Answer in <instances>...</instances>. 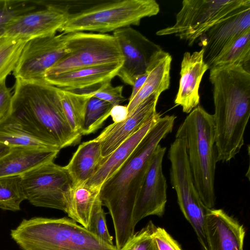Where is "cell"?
I'll return each instance as SVG.
<instances>
[{"label":"cell","instance_id":"6da1fadb","mask_svg":"<svg viewBox=\"0 0 250 250\" xmlns=\"http://www.w3.org/2000/svg\"><path fill=\"white\" fill-rule=\"evenodd\" d=\"M176 117H161L122 166L102 185L100 198L112 217L115 235H132L136 200L153 154L160 142L172 131Z\"/></svg>","mask_w":250,"mask_h":250},{"label":"cell","instance_id":"7a4b0ae2","mask_svg":"<svg viewBox=\"0 0 250 250\" xmlns=\"http://www.w3.org/2000/svg\"><path fill=\"white\" fill-rule=\"evenodd\" d=\"M10 234L22 250H118L66 217L23 219Z\"/></svg>","mask_w":250,"mask_h":250},{"label":"cell","instance_id":"3957f363","mask_svg":"<svg viewBox=\"0 0 250 250\" xmlns=\"http://www.w3.org/2000/svg\"><path fill=\"white\" fill-rule=\"evenodd\" d=\"M176 133L186 138L188 162L200 199L207 208H213L217 162L213 115L198 105L187 116Z\"/></svg>","mask_w":250,"mask_h":250},{"label":"cell","instance_id":"277c9868","mask_svg":"<svg viewBox=\"0 0 250 250\" xmlns=\"http://www.w3.org/2000/svg\"><path fill=\"white\" fill-rule=\"evenodd\" d=\"M12 99L33 116L51 145L61 149L80 141L82 135L66 120L58 87L45 81L16 79Z\"/></svg>","mask_w":250,"mask_h":250},{"label":"cell","instance_id":"5b68a950","mask_svg":"<svg viewBox=\"0 0 250 250\" xmlns=\"http://www.w3.org/2000/svg\"><path fill=\"white\" fill-rule=\"evenodd\" d=\"M160 11L154 0H97L77 12L68 14L59 32L92 31L104 34L122 28L138 25L144 18Z\"/></svg>","mask_w":250,"mask_h":250},{"label":"cell","instance_id":"8992f818","mask_svg":"<svg viewBox=\"0 0 250 250\" xmlns=\"http://www.w3.org/2000/svg\"><path fill=\"white\" fill-rule=\"evenodd\" d=\"M170 179L175 190L180 208L192 227L203 250H209L206 224L208 208L203 204L195 186L187 150L185 137L179 134L168 152Z\"/></svg>","mask_w":250,"mask_h":250},{"label":"cell","instance_id":"52a82bcc","mask_svg":"<svg viewBox=\"0 0 250 250\" xmlns=\"http://www.w3.org/2000/svg\"><path fill=\"white\" fill-rule=\"evenodd\" d=\"M67 53L45 76L106 64L123 62L119 43L112 35L78 32L65 34Z\"/></svg>","mask_w":250,"mask_h":250},{"label":"cell","instance_id":"ba28073f","mask_svg":"<svg viewBox=\"0 0 250 250\" xmlns=\"http://www.w3.org/2000/svg\"><path fill=\"white\" fill-rule=\"evenodd\" d=\"M248 0H184L174 24L158 31L156 35H175L191 46L212 26Z\"/></svg>","mask_w":250,"mask_h":250},{"label":"cell","instance_id":"9c48e42d","mask_svg":"<svg viewBox=\"0 0 250 250\" xmlns=\"http://www.w3.org/2000/svg\"><path fill=\"white\" fill-rule=\"evenodd\" d=\"M26 197L32 205L65 210V195L73 185L65 167L49 162L21 175Z\"/></svg>","mask_w":250,"mask_h":250},{"label":"cell","instance_id":"30bf717a","mask_svg":"<svg viewBox=\"0 0 250 250\" xmlns=\"http://www.w3.org/2000/svg\"><path fill=\"white\" fill-rule=\"evenodd\" d=\"M66 53L63 33L29 40L21 52L13 75L16 79L44 81L46 72Z\"/></svg>","mask_w":250,"mask_h":250},{"label":"cell","instance_id":"8fae6325","mask_svg":"<svg viewBox=\"0 0 250 250\" xmlns=\"http://www.w3.org/2000/svg\"><path fill=\"white\" fill-rule=\"evenodd\" d=\"M123 56V62L117 76L125 83L132 86L136 78L146 72L161 46L151 42L131 26L113 32Z\"/></svg>","mask_w":250,"mask_h":250},{"label":"cell","instance_id":"7c38bea8","mask_svg":"<svg viewBox=\"0 0 250 250\" xmlns=\"http://www.w3.org/2000/svg\"><path fill=\"white\" fill-rule=\"evenodd\" d=\"M167 148L159 144L151 158L137 195L132 216L136 224L149 215L162 216L167 201V184L162 163Z\"/></svg>","mask_w":250,"mask_h":250},{"label":"cell","instance_id":"4fadbf2b","mask_svg":"<svg viewBox=\"0 0 250 250\" xmlns=\"http://www.w3.org/2000/svg\"><path fill=\"white\" fill-rule=\"evenodd\" d=\"M250 29V0L212 26L201 40L203 59L209 69L215 60Z\"/></svg>","mask_w":250,"mask_h":250},{"label":"cell","instance_id":"5bb4252c","mask_svg":"<svg viewBox=\"0 0 250 250\" xmlns=\"http://www.w3.org/2000/svg\"><path fill=\"white\" fill-rule=\"evenodd\" d=\"M160 95L154 94L141 102L125 120L106 126L95 139L101 146V155L105 158L139 129L158 112L156 105Z\"/></svg>","mask_w":250,"mask_h":250},{"label":"cell","instance_id":"9a60e30c","mask_svg":"<svg viewBox=\"0 0 250 250\" xmlns=\"http://www.w3.org/2000/svg\"><path fill=\"white\" fill-rule=\"evenodd\" d=\"M68 13L53 8H44L21 15L12 20L3 35L28 41L55 35L65 22Z\"/></svg>","mask_w":250,"mask_h":250},{"label":"cell","instance_id":"2e32d148","mask_svg":"<svg viewBox=\"0 0 250 250\" xmlns=\"http://www.w3.org/2000/svg\"><path fill=\"white\" fill-rule=\"evenodd\" d=\"M206 229L209 250H243V225L223 209H208Z\"/></svg>","mask_w":250,"mask_h":250},{"label":"cell","instance_id":"e0dca14e","mask_svg":"<svg viewBox=\"0 0 250 250\" xmlns=\"http://www.w3.org/2000/svg\"><path fill=\"white\" fill-rule=\"evenodd\" d=\"M204 51L184 53L181 62L180 79L174 103L180 105L186 113H189L200 102L199 89L202 77L208 69L203 59Z\"/></svg>","mask_w":250,"mask_h":250},{"label":"cell","instance_id":"ac0fdd59","mask_svg":"<svg viewBox=\"0 0 250 250\" xmlns=\"http://www.w3.org/2000/svg\"><path fill=\"white\" fill-rule=\"evenodd\" d=\"M123 62L83 68L45 76L44 81L58 88L75 91L111 82L117 76Z\"/></svg>","mask_w":250,"mask_h":250},{"label":"cell","instance_id":"d6986e66","mask_svg":"<svg viewBox=\"0 0 250 250\" xmlns=\"http://www.w3.org/2000/svg\"><path fill=\"white\" fill-rule=\"evenodd\" d=\"M161 117V115L158 113L124 142L110 155L103 158L95 173L85 184L101 188L104 183L129 157Z\"/></svg>","mask_w":250,"mask_h":250},{"label":"cell","instance_id":"ffe728a7","mask_svg":"<svg viewBox=\"0 0 250 250\" xmlns=\"http://www.w3.org/2000/svg\"><path fill=\"white\" fill-rule=\"evenodd\" d=\"M58 150L29 147H11L0 157V177L21 175L44 163L52 162Z\"/></svg>","mask_w":250,"mask_h":250},{"label":"cell","instance_id":"44dd1931","mask_svg":"<svg viewBox=\"0 0 250 250\" xmlns=\"http://www.w3.org/2000/svg\"><path fill=\"white\" fill-rule=\"evenodd\" d=\"M172 57L163 50L151 61L146 71L148 75L142 87L126 105L128 115L144 100L154 94L159 95L170 85V70Z\"/></svg>","mask_w":250,"mask_h":250},{"label":"cell","instance_id":"7402d4cb","mask_svg":"<svg viewBox=\"0 0 250 250\" xmlns=\"http://www.w3.org/2000/svg\"><path fill=\"white\" fill-rule=\"evenodd\" d=\"M101 188L85 184L72 185L65 195V212L68 217L88 229L93 210L100 201Z\"/></svg>","mask_w":250,"mask_h":250},{"label":"cell","instance_id":"603a6c76","mask_svg":"<svg viewBox=\"0 0 250 250\" xmlns=\"http://www.w3.org/2000/svg\"><path fill=\"white\" fill-rule=\"evenodd\" d=\"M102 158L99 141L94 139L80 144L64 166L73 185L85 184L95 173Z\"/></svg>","mask_w":250,"mask_h":250},{"label":"cell","instance_id":"cb8c5ba5","mask_svg":"<svg viewBox=\"0 0 250 250\" xmlns=\"http://www.w3.org/2000/svg\"><path fill=\"white\" fill-rule=\"evenodd\" d=\"M59 92L67 122L73 131L81 135L86 105L92 96L88 92H77L60 88Z\"/></svg>","mask_w":250,"mask_h":250},{"label":"cell","instance_id":"d4e9b609","mask_svg":"<svg viewBox=\"0 0 250 250\" xmlns=\"http://www.w3.org/2000/svg\"><path fill=\"white\" fill-rule=\"evenodd\" d=\"M229 65H240L250 72V29L242 34L221 54L210 68Z\"/></svg>","mask_w":250,"mask_h":250},{"label":"cell","instance_id":"484cf974","mask_svg":"<svg viewBox=\"0 0 250 250\" xmlns=\"http://www.w3.org/2000/svg\"><path fill=\"white\" fill-rule=\"evenodd\" d=\"M27 41L5 35L0 36V80L6 79L13 72Z\"/></svg>","mask_w":250,"mask_h":250},{"label":"cell","instance_id":"4316f807","mask_svg":"<svg viewBox=\"0 0 250 250\" xmlns=\"http://www.w3.org/2000/svg\"><path fill=\"white\" fill-rule=\"evenodd\" d=\"M26 197L21 175L0 177V208L13 211L21 209Z\"/></svg>","mask_w":250,"mask_h":250},{"label":"cell","instance_id":"83f0119b","mask_svg":"<svg viewBox=\"0 0 250 250\" xmlns=\"http://www.w3.org/2000/svg\"><path fill=\"white\" fill-rule=\"evenodd\" d=\"M0 143L10 147L61 150L57 147L21 130L0 124Z\"/></svg>","mask_w":250,"mask_h":250},{"label":"cell","instance_id":"f1b7e54d","mask_svg":"<svg viewBox=\"0 0 250 250\" xmlns=\"http://www.w3.org/2000/svg\"><path fill=\"white\" fill-rule=\"evenodd\" d=\"M113 106L108 102L91 97L87 104L81 134L93 133L103 125L110 116Z\"/></svg>","mask_w":250,"mask_h":250},{"label":"cell","instance_id":"f546056e","mask_svg":"<svg viewBox=\"0 0 250 250\" xmlns=\"http://www.w3.org/2000/svg\"><path fill=\"white\" fill-rule=\"evenodd\" d=\"M36 8L31 0H0V36L15 18Z\"/></svg>","mask_w":250,"mask_h":250},{"label":"cell","instance_id":"4dcf8cb0","mask_svg":"<svg viewBox=\"0 0 250 250\" xmlns=\"http://www.w3.org/2000/svg\"><path fill=\"white\" fill-rule=\"evenodd\" d=\"M156 226L150 221L133 236L120 250H156L153 239V233Z\"/></svg>","mask_w":250,"mask_h":250},{"label":"cell","instance_id":"1f68e13d","mask_svg":"<svg viewBox=\"0 0 250 250\" xmlns=\"http://www.w3.org/2000/svg\"><path fill=\"white\" fill-rule=\"evenodd\" d=\"M102 206L100 200L94 207L87 229L106 243L114 245L113 237L110 234L106 225V213Z\"/></svg>","mask_w":250,"mask_h":250},{"label":"cell","instance_id":"d6a6232c","mask_svg":"<svg viewBox=\"0 0 250 250\" xmlns=\"http://www.w3.org/2000/svg\"><path fill=\"white\" fill-rule=\"evenodd\" d=\"M123 85L113 86L109 82L101 84L98 88L88 92L92 97L107 102L113 106L120 104L126 100L123 95Z\"/></svg>","mask_w":250,"mask_h":250},{"label":"cell","instance_id":"836d02e7","mask_svg":"<svg viewBox=\"0 0 250 250\" xmlns=\"http://www.w3.org/2000/svg\"><path fill=\"white\" fill-rule=\"evenodd\" d=\"M152 237L156 250H183L178 242L164 228L156 227Z\"/></svg>","mask_w":250,"mask_h":250},{"label":"cell","instance_id":"e575fe53","mask_svg":"<svg viewBox=\"0 0 250 250\" xmlns=\"http://www.w3.org/2000/svg\"><path fill=\"white\" fill-rule=\"evenodd\" d=\"M5 81L0 80V119L8 112L12 99L11 88L7 86Z\"/></svg>","mask_w":250,"mask_h":250},{"label":"cell","instance_id":"d590c367","mask_svg":"<svg viewBox=\"0 0 250 250\" xmlns=\"http://www.w3.org/2000/svg\"><path fill=\"white\" fill-rule=\"evenodd\" d=\"M128 111L126 105H116L112 107L110 116L114 123L121 122L127 118Z\"/></svg>","mask_w":250,"mask_h":250},{"label":"cell","instance_id":"8d00e7d4","mask_svg":"<svg viewBox=\"0 0 250 250\" xmlns=\"http://www.w3.org/2000/svg\"><path fill=\"white\" fill-rule=\"evenodd\" d=\"M147 72L146 71V73L138 76L136 78L132 86V91L128 99L129 101H131L140 90L147 78Z\"/></svg>","mask_w":250,"mask_h":250},{"label":"cell","instance_id":"74e56055","mask_svg":"<svg viewBox=\"0 0 250 250\" xmlns=\"http://www.w3.org/2000/svg\"><path fill=\"white\" fill-rule=\"evenodd\" d=\"M10 148L7 146L0 143V157L8 152Z\"/></svg>","mask_w":250,"mask_h":250}]
</instances>
